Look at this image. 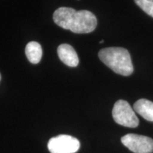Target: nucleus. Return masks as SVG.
I'll use <instances>...</instances> for the list:
<instances>
[{"mask_svg":"<svg viewBox=\"0 0 153 153\" xmlns=\"http://www.w3.org/2000/svg\"><path fill=\"white\" fill-rule=\"evenodd\" d=\"M53 21L57 26L74 33H89L95 30L97 19L87 10L76 11L70 7H60L53 14Z\"/></svg>","mask_w":153,"mask_h":153,"instance_id":"f257e3e1","label":"nucleus"},{"mask_svg":"<svg viewBox=\"0 0 153 153\" xmlns=\"http://www.w3.org/2000/svg\"><path fill=\"white\" fill-rule=\"evenodd\" d=\"M121 142L134 153L153 152V139L145 135L127 134L121 137Z\"/></svg>","mask_w":153,"mask_h":153,"instance_id":"39448f33","label":"nucleus"},{"mask_svg":"<svg viewBox=\"0 0 153 153\" xmlns=\"http://www.w3.org/2000/svg\"><path fill=\"white\" fill-rule=\"evenodd\" d=\"M1 74H0V80H1Z\"/></svg>","mask_w":153,"mask_h":153,"instance_id":"9b49d317","label":"nucleus"},{"mask_svg":"<svg viewBox=\"0 0 153 153\" xmlns=\"http://www.w3.org/2000/svg\"><path fill=\"white\" fill-rule=\"evenodd\" d=\"M79 141L68 135H60L50 139L48 148L51 153H75L79 150Z\"/></svg>","mask_w":153,"mask_h":153,"instance_id":"20e7f679","label":"nucleus"},{"mask_svg":"<svg viewBox=\"0 0 153 153\" xmlns=\"http://www.w3.org/2000/svg\"><path fill=\"white\" fill-rule=\"evenodd\" d=\"M57 54L60 60L69 67L74 68L79 65V57L74 49L69 44H61L57 48Z\"/></svg>","mask_w":153,"mask_h":153,"instance_id":"423d86ee","label":"nucleus"},{"mask_svg":"<svg viewBox=\"0 0 153 153\" xmlns=\"http://www.w3.org/2000/svg\"><path fill=\"white\" fill-rule=\"evenodd\" d=\"M134 1L143 11L153 18V0H134Z\"/></svg>","mask_w":153,"mask_h":153,"instance_id":"1a4fd4ad","label":"nucleus"},{"mask_svg":"<svg viewBox=\"0 0 153 153\" xmlns=\"http://www.w3.org/2000/svg\"><path fill=\"white\" fill-rule=\"evenodd\" d=\"M134 110L148 121H153V102L145 99L137 100L134 104Z\"/></svg>","mask_w":153,"mask_h":153,"instance_id":"0eeeda50","label":"nucleus"},{"mask_svg":"<svg viewBox=\"0 0 153 153\" xmlns=\"http://www.w3.org/2000/svg\"><path fill=\"white\" fill-rule=\"evenodd\" d=\"M104 40H101V41H99V43H104Z\"/></svg>","mask_w":153,"mask_h":153,"instance_id":"9d476101","label":"nucleus"},{"mask_svg":"<svg viewBox=\"0 0 153 153\" xmlns=\"http://www.w3.org/2000/svg\"><path fill=\"white\" fill-rule=\"evenodd\" d=\"M112 116L116 123L128 128H136L139 120L130 104L125 100H118L115 103Z\"/></svg>","mask_w":153,"mask_h":153,"instance_id":"7ed1b4c3","label":"nucleus"},{"mask_svg":"<svg viewBox=\"0 0 153 153\" xmlns=\"http://www.w3.org/2000/svg\"><path fill=\"white\" fill-rule=\"evenodd\" d=\"M25 53L28 60L33 64H38L41 61L43 55L41 45L36 41L29 42L26 45Z\"/></svg>","mask_w":153,"mask_h":153,"instance_id":"6e6552de","label":"nucleus"},{"mask_svg":"<svg viewBox=\"0 0 153 153\" xmlns=\"http://www.w3.org/2000/svg\"><path fill=\"white\" fill-rule=\"evenodd\" d=\"M99 57L101 62L118 74L130 76L133 72L131 55L126 48L111 47L101 49Z\"/></svg>","mask_w":153,"mask_h":153,"instance_id":"f03ea898","label":"nucleus"}]
</instances>
